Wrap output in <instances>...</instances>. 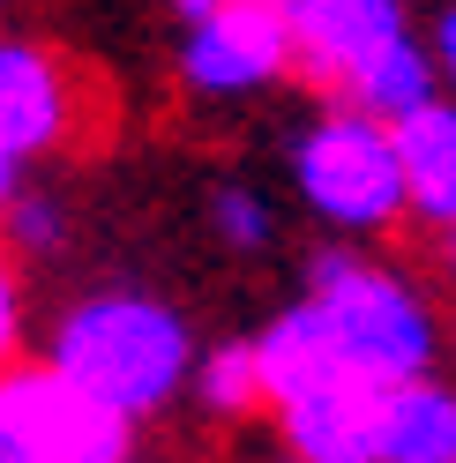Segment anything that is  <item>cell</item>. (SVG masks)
I'll return each instance as SVG.
<instances>
[{"mask_svg": "<svg viewBox=\"0 0 456 463\" xmlns=\"http://www.w3.org/2000/svg\"><path fill=\"white\" fill-rule=\"evenodd\" d=\"M52 373L75 382L82 396H98L105 411L142 419L187 382V329L173 307H157L142 292L82 299L52 336Z\"/></svg>", "mask_w": 456, "mask_h": 463, "instance_id": "cell-1", "label": "cell"}, {"mask_svg": "<svg viewBox=\"0 0 456 463\" xmlns=\"http://www.w3.org/2000/svg\"><path fill=\"white\" fill-rule=\"evenodd\" d=\"M307 307L322 314L329 344L345 352L352 382L366 389H404V382H426V366H434V314L419 307V292L404 277H389L375 262H359V254L329 247L315 254V269H307Z\"/></svg>", "mask_w": 456, "mask_h": 463, "instance_id": "cell-2", "label": "cell"}, {"mask_svg": "<svg viewBox=\"0 0 456 463\" xmlns=\"http://www.w3.org/2000/svg\"><path fill=\"white\" fill-rule=\"evenodd\" d=\"M292 180L315 202V217L352 224V232H382L404 217V172H396V142L382 120L359 112H322L292 150Z\"/></svg>", "mask_w": 456, "mask_h": 463, "instance_id": "cell-3", "label": "cell"}, {"mask_svg": "<svg viewBox=\"0 0 456 463\" xmlns=\"http://www.w3.org/2000/svg\"><path fill=\"white\" fill-rule=\"evenodd\" d=\"M128 426L52 366L0 373V463H128Z\"/></svg>", "mask_w": 456, "mask_h": 463, "instance_id": "cell-4", "label": "cell"}, {"mask_svg": "<svg viewBox=\"0 0 456 463\" xmlns=\"http://www.w3.org/2000/svg\"><path fill=\"white\" fill-rule=\"evenodd\" d=\"M284 38H292V75L345 98L412 31H404L396 0H284Z\"/></svg>", "mask_w": 456, "mask_h": 463, "instance_id": "cell-5", "label": "cell"}, {"mask_svg": "<svg viewBox=\"0 0 456 463\" xmlns=\"http://www.w3.org/2000/svg\"><path fill=\"white\" fill-rule=\"evenodd\" d=\"M292 68V38H284V8H262V0H233V8H210L187 23L180 45V75L195 90H262Z\"/></svg>", "mask_w": 456, "mask_h": 463, "instance_id": "cell-6", "label": "cell"}, {"mask_svg": "<svg viewBox=\"0 0 456 463\" xmlns=\"http://www.w3.org/2000/svg\"><path fill=\"white\" fill-rule=\"evenodd\" d=\"M254 366H262V396L277 403V411H292V403H307V396H322V389H345L352 382V366H345V352L329 344V329H322V314L315 307H284L277 322L254 336Z\"/></svg>", "mask_w": 456, "mask_h": 463, "instance_id": "cell-7", "label": "cell"}, {"mask_svg": "<svg viewBox=\"0 0 456 463\" xmlns=\"http://www.w3.org/2000/svg\"><path fill=\"white\" fill-rule=\"evenodd\" d=\"M68 128V75L52 52L0 38V157H38Z\"/></svg>", "mask_w": 456, "mask_h": 463, "instance_id": "cell-8", "label": "cell"}, {"mask_svg": "<svg viewBox=\"0 0 456 463\" xmlns=\"http://www.w3.org/2000/svg\"><path fill=\"white\" fill-rule=\"evenodd\" d=\"M396 142V172H404V210L456 232V105H419L389 128Z\"/></svg>", "mask_w": 456, "mask_h": 463, "instance_id": "cell-9", "label": "cell"}, {"mask_svg": "<svg viewBox=\"0 0 456 463\" xmlns=\"http://www.w3.org/2000/svg\"><path fill=\"white\" fill-rule=\"evenodd\" d=\"M375 411H382V389H366V382L292 403L284 411L292 463H375Z\"/></svg>", "mask_w": 456, "mask_h": 463, "instance_id": "cell-10", "label": "cell"}, {"mask_svg": "<svg viewBox=\"0 0 456 463\" xmlns=\"http://www.w3.org/2000/svg\"><path fill=\"white\" fill-rule=\"evenodd\" d=\"M375 463H456V396H449L442 382L382 389Z\"/></svg>", "mask_w": 456, "mask_h": 463, "instance_id": "cell-11", "label": "cell"}, {"mask_svg": "<svg viewBox=\"0 0 456 463\" xmlns=\"http://www.w3.org/2000/svg\"><path fill=\"white\" fill-rule=\"evenodd\" d=\"M195 389H203V403H210V411H224V419L254 411V403H262V366H254V344H217V352L195 366Z\"/></svg>", "mask_w": 456, "mask_h": 463, "instance_id": "cell-12", "label": "cell"}, {"mask_svg": "<svg viewBox=\"0 0 456 463\" xmlns=\"http://www.w3.org/2000/svg\"><path fill=\"white\" fill-rule=\"evenodd\" d=\"M210 217H217V232L233 247H262L270 240V210H262V194H247V187H217Z\"/></svg>", "mask_w": 456, "mask_h": 463, "instance_id": "cell-13", "label": "cell"}, {"mask_svg": "<svg viewBox=\"0 0 456 463\" xmlns=\"http://www.w3.org/2000/svg\"><path fill=\"white\" fill-rule=\"evenodd\" d=\"M8 240L15 247H52V240H61V210L38 202V194H15L8 202Z\"/></svg>", "mask_w": 456, "mask_h": 463, "instance_id": "cell-14", "label": "cell"}, {"mask_svg": "<svg viewBox=\"0 0 456 463\" xmlns=\"http://www.w3.org/2000/svg\"><path fill=\"white\" fill-rule=\"evenodd\" d=\"M15 336H23V299H15V269H8V254H0V359L15 352Z\"/></svg>", "mask_w": 456, "mask_h": 463, "instance_id": "cell-15", "label": "cell"}, {"mask_svg": "<svg viewBox=\"0 0 456 463\" xmlns=\"http://www.w3.org/2000/svg\"><path fill=\"white\" fill-rule=\"evenodd\" d=\"M434 61H442V75L456 82V8H449V15L434 23Z\"/></svg>", "mask_w": 456, "mask_h": 463, "instance_id": "cell-16", "label": "cell"}, {"mask_svg": "<svg viewBox=\"0 0 456 463\" xmlns=\"http://www.w3.org/2000/svg\"><path fill=\"white\" fill-rule=\"evenodd\" d=\"M180 8H187V23H195V15H210V8H233V0H180ZM262 8H284V0H262Z\"/></svg>", "mask_w": 456, "mask_h": 463, "instance_id": "cell-17", "label": "cell"}, {"mask_svg": "<svg viewBox=\"0 0 456 463\" xmlns=\"http://www.w3.org/2000/svg\"><path fill=\"white\" fill-rule=\"evenodd\" d=\"M8 202H15V157H0V217H8Z\"/></svg>", "mask_w": 456, "mask_h": 463, "instance_id": "cell-18", "label": "cell"}, {"mask_svg": "<svg viewBox=\"0 0 456 463\" xmlns=\"http://www.w3.org/2000/svg\"><path fill=\"white\" fill-rule=\"evenodd\" d=\"M442 262H449V284H456V232H442Z\"/></svg>", "mask_w": 456, "mask_h": 463, "instance_id": "cell-19", "label": "cell"}]
</instances>
